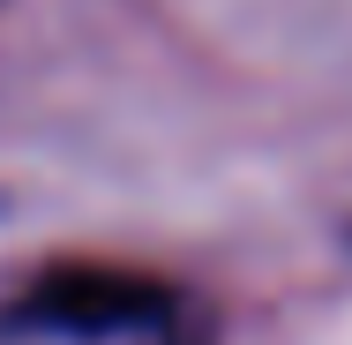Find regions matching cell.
Segmentation results:
<instances>
[{
  "mask_svg": "<svg viewBox=\"0 0 352 345\" xmlns=\"http://www.w3.org/2000/svg\"><path fill=\"white\" fill-rule=\"evenodd\" d=\"M165 315V293L135 271H105V263H60L45 271L23 300H15V323L23 331H75V338H98V331H128V323H157Z\"/></svg>",
  "mask_w": 352,
  "mask_h": 345,
  "instance_id": "6da1fadb",
  "label": "cell"
}]
</instances>
